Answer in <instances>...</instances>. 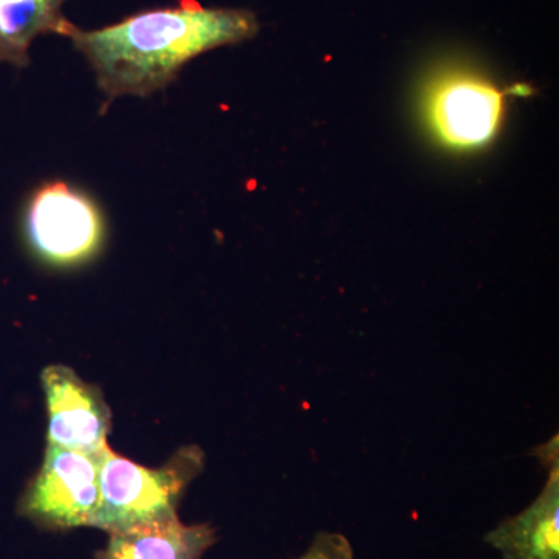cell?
<instances>
[{
  "label": "cell",
  "instance_id": "obj_1",
  "mask_svg": "<svg viewBox=\"0 0 559 559\" xmlns=\"http://www.w3.org/2000/svg\"><path fill=\"white\" fill-rule=\"evenodd\" d=\"M257 33L259 21L252 11L205 9L183 0L140 11L100 31L75 27L69 38L90 61L98 87L109 98H143L167 87L193 58Z\"/></svg>",
  "mask_w": 559,
  "mask_h": 559
},
{
  "label": "cell",
  "instance_id": "obj_2",
  "mask_svg": "<svg viewBox=\"0 0 559 559\" xmlns=\"http://www.w3.org/2000/svg\"><path fill=\"white\" fill-rule=\"evenodd\" d=\"M202 469L204 452L198 447L180 448L160 468H145L106 447L92 527L119 533L173 520L183 491Z\"/></svg>",
  "mask_w": 559,
  "mask_h": 559
},
{
  "label": "cell",
  "instance_id": "obj_3",
  "mask_svg": "<svg viewBox=\"0 0 559 559\" xmlns=\"http://www.w3.org/2000/svg\"><path fill=\"white\" fill-rule=\"evenodd\" d=\"M102 451L83 454L47 443L43 466L20 502L22 516L40 527H92L100 506Z\"/></svg>",
  "mask_w": 559,
  "mask_h": 559
},
{
  "label": "cell",
  "instance_id": "obj_4",
  "mask_svg": "<svg viewBox=\"0 0 559 559\" xmlns=\"http://www.w3.org/2000/svg\"><path fill=\"white\" fill-rule=\"evenodd\" d=\"M25 235L40 260L53 266H75L102 249L105 219L87 194L68 183L51 182L28 202Z\"/></svg>",
  "mask_w": 559,
  "mask_h": 559
},
{
  "label": "cell",
  "instance_id": "obj_5",
  "mask_svg": "<svg viewBox=\"0 0 559 559\" xmlns=\"http://www.w3.org/2000/svg\"><path fill=\"white\" fill-rule=\"evenodd\" d=\"M506 94L468 73H450L433 81L426 97L430 128L447 146L474 150L498 134Z\"/></svg>",
  "mask_w": 559,
  "mask_h": 559
},
{
  "label": "cell",
  "instance_id": "obj_6",
  "mask_svg": "<svg viewBox=\"0 0 559 559\" xmlns=\"http://www.w3.org/2000/svg\"><path fill=\"white\" fill-rule=\"evenodd\" d=\"M49 430L47 443L97 454L108 447L110 409L97 385L81 380L70 367L49 366L40 373Z\"/></svg>",
  "mask_w": 559,
  "mask_h": 559
},
{
  "label": "cell",
  "instance_id": "obj_7",
  "mask_svg": "<svg viewBox=\"0 0 559 559\" xmlns=\"http://www.w3.org/2000/svg\"><path fill=\"white\" fill-rule=\"evenodd\" d=\"M539 462L549 471L538 498L500 522L485 540L503 559H559V444L558 436L536 448Z\"/></svg>",
  "mask_w": 559,
  "mask_h": 559
},
{
  "label": "cell",
  "instance_id": "obj_8",
  "mask_svg": "<svg viewBox=\"0 0 559 559\" xmlns=\"http://www.w3.org/2000/svg\"><path fill=\"white\" fill-rule=\"evenodd\" d=\"M216 540L209 524L186 525L179 518L110 533L97 559H201Z\"/></svg>",
  "mask_w": 559,
  "mask_h": 559
},
{
  "label": "cell",
  "instance_id": "obj_9",
  "mask_svg": "<svg viewBox=\"0 0 559 559\" xmlns=\"http://www.w3.org/2000/svg\"><path fill=\"white\" fill-rule=\"evenodd\" d=\"M66 0H0V62L31 64L33 40L47 33L68 36L75 28L62 14Z\"/></svg>",
  "mask_w": 559,
  "mask_h": 559
},
{
  "label": "cell",
  "instance_id": "obj_10",
  "mask_svg": "<svg viewBox=\"0 0 559 559\" xmlns=\"http://www.w3.org/2000/svg\"><path fill=\"white\" fill-rule=\"evenodd\" d=\"M352 544L341 533L320 532L310 549L299 559H353Z\"/></svg>",
  "mask_w": 559,
  "mask_h": 559
}]
</instances>
